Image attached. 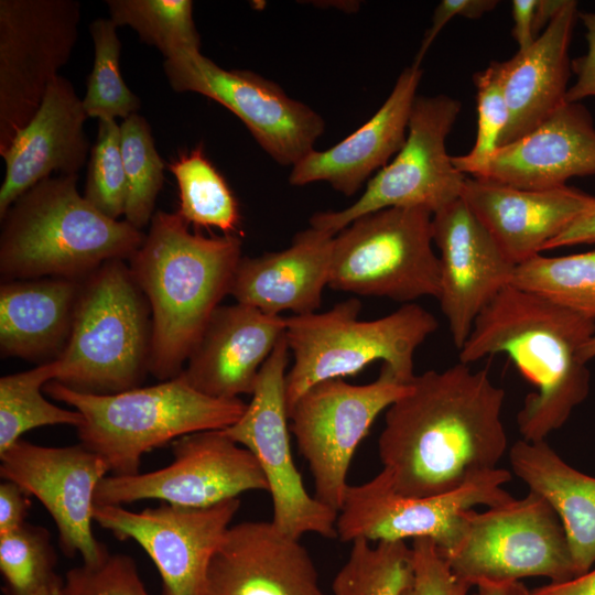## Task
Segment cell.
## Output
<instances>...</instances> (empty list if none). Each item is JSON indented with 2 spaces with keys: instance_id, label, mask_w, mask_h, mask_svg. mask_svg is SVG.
<instances>
[{
  "instance_id": "48",
  "label": "cell",
  "mask_w": 595,
  "mask_h": 595,
  "mask_svg": "<svg viewBox=\"0 0 595 595\" xmlns=\"http://www.w3.org/2000/svg\"><path fill=\"white\" fill-rule=\"evenodd\" d=\"M566 0H537L533 31L536 37L549 25Z\"/></svg>"
},
{
  "instance_id": "25",
  "label": "cell",
  "mask_w": 595,
  "mask_h": 595,
  "mask_svg": "<svg viewBox=\"0 0 595 595\" xmlns=\"http://www.w3.org/2000/svg\"><path fill=\"white\" fill-rule=\"evenodd\" d=\"M422 75L421 65L416 63L405 67L388 98L368 121L329 149L310 152L292 166L289 183L304 186L326 182L346 196L355 195L405 142Z\"/></svg>"
},
{
  "instance_id": "39",
  "label": "cell",
  "mask_w": 595,
  "mask_h": 595,
  "mask_svg": "<svg viewBox=\"0 0 595 595\" xmlns=\"http://www.w3.org/2000/svg\"><path fill=\"white\" fill-rule=\"evenodd\" d=\"M477 104V133L472 150L452 156L455 167L463 174H472L499 148L509 122V109L499 78L496 62L474 75Z\"/></svg>"
},
{
  "instance_id": "42",
  "label": "cell",
  "mask_w": 595,
  "mask_h": 595,
  "mask_svg": "<svg viewBox=\"0 0 595 595\" xmlns=\"http://www.w3.org/2000/svg\"><path fill=\"white\" fill-rule=\"evenodd\" d=\"M496 0H442L435 8L431 26L426 30L413 63L421 65L424 55L442 29L455 17L478 19L491 11Z\"/></svg>"
},
{
  "instance_id": "49",
  "label": "cell",
  "mask_w": 595,
  "mask_h": 595,
  "mask_svg": "<svg viewBox=\"0 0 595 595\" xmlns=\"http://www.w3.org/2000/svg\"><path fill=\"white\" fill-rule=\"evenodd\" d=\"M476 587L477 595H531V591L519 581L502 583L484 582Z\"/></svg>"
},
{
  "instance_id": "11",
  "label": "cell",
  "mask_w": 595,
  "mask_h": 595,
  "mask_svg": "<svg viewBox=\"0 0 595 595\" xmlns=\"http://www.w3.org/2000/svg\"><path fill=\"white\" fill-rule=\"evenodd\" d=\"M409 388L410 383L400 382L382 366L372 382L331 379L311 387L295 401L289 410L290 431L309 464L314 496L321 502L338 512L355 451L378 415Z\"/></svg>"
},
{
  "instance_id": "32",
  "label": "cell",
  "mask_w": 595,
  "mask_h": 595,
  "mask_svg": "<svg viewBox=\"0 0 595 595\" xmlns=\"http://www.w3.org/2000/svg\"><path fill=\"white\" fill-rule=\"evenodd\" d=\"M511 285L595 320V250L545 257L516 266Z\"/></svg>"
},
{
  "instance_id": "15",
  "label": "cell",
  "mask_w": 595,
  "mask_h": 595,
  "mask_svg": "<svg viewBox=\"0 0 595 595\" xmlns=\"http://www.w3.org/2000/svg\"><path fill=\"white\" fill-rule=\"evenodd\" d=\"M163 71L174 91L196 93L230 110L278 164L292 167L324 133V119L279 85L251 71L225 69L201 51L176 53Z\"/></svg>"
},
{
  "instance_id": "20",
  "label": "cell",
  "mask_w": 595,
  "mask_h": 595,
  "mask_svg": "<svg viewBox=\"0 0 595 595\" xmlns=\"http://www.w3.org/2000/svg\"><path fill=\"white\" fill-rule=\"evenodd\" d=\"M205 595H325L300 539L272 521L230 526L207 572Z\"/></svg>"
},
{
  "instance_id": "38",
  "label": "cell",
  "mask_w": 595,
  "mask_h": 595,
  "mask_svg": "<svg viewBox=\"0 0 595 595\" xmlns=\"http://www.w3.org/2000/svg\"><path fill=\"white\" fill-rule=\"evenodd\" d=\"M84 197L100 213L118 220L125 215L127 178L120 125L115 119H99L95 144L89 154Z\"/></svg>"
},
{
  "instance_id": "40",
  "label": "cell",
  "mask_w": 595,
  "mask_h": 595,
  "mask_svg": "<svg viewBox=\"0 0 595 595\" xmlns=\"http://www.w3.org/2000/svg\"><path fill=\"white\" fill-rule=\"evenodd\" d=\"M64 595H150L134 560L123 553H108L95 565L71 569L63 581Z\"/></svg>"
},
{
  "instance_id": "17",
  "label": "cell",
  "mask_w": 595,
  "mask_h": 595,
  "mask_svg": "<svg viewBox=\"0 0 595 595\" xmlns=\"http://www.w3.org/2000/svg\"><path fill=\"white\" fill-rule=\"evenodd\" d=\"M240 506L238 498L205 508L161 502L141 511L95 505L94 521L119 540L136 541L161 577V595H205L210 561Z\"/></svg>"
},
{
  "instance_id": "16",
  "label": "cell",
  "mask_w": 595,
  "mask_h": 595,
  "mask_svg": "<svg viewBox=\"0 0 595 595\" xmlns=\"http://www.w3.org/2000/svg\"><path fill=\"white\" fill-rule=\"evenodd\" d=\"M173 461L149 473L107 475L98 484L95 505L123 506L147 499L205 508L251 490L268 491L262 469L246 447L223 430L184 435L172 444Z\"/></svg>"
},
{
  "instance_id": "28",
  "label": "cell",
  "mask_w": 595,
  "mask_h": 595,
  "mask_svg": "<svg viewBox=\"0 0 595 595\" xmlns=\"http://www.w3.org/2000/svg\"><path fill=\"white\" fill-rule=\"evenodd\" d=\"M83 280L45 277L2 281L0 354L43 365L63 354Z\"/></svg>"
},
{
  "instance_id": "8",
  "label": "cell",
  "mask_w": 595,
  "mask_h": 595,
  "mask_svg": "<svg viewBox=\"0 0 595 595\" xmlns=\"http://www.w3.org/2000/svg\"><path fill=\"white\" fill-rule=\"evenodd\" d=\"M432 216L420 208L390 207L351 221L334 236L328 286L403 304L437 299Z\"/></svg>"
},
{
  "instance_id": "51",
  "label": "cell",
  "mask_w": 595,
  "mask_h": 595,
  "mask_svg": "<svg viewBox=\"0 0 595 595\" xmlns=\"http://www.w3.org/2000/svg\"><path fill=\"white\" fill-rule=\"evenodd\" d=\"M44 595H64L63 593V580L52 586Z\"/></svg>"
},
{
  "instance_id": "41",
  "label": "cell",
  "mask_w": 595,
  "mask_h": 595,
  "mask_svg": "<svg viewBox=\"0 0 595 595\" xmlns=\"http://www.w3.org/2000/svg\"><path fill=\"white\" fill-rule=\"evenodd\" d=\"M411 549L413 583L407 595H468L472 587L455 576L433 540L414 539Z\"/></svg>"
},
{
  "instance_id": "5",
  "label": "cell",
  "mask_w": 595,
  "mask_h": 595,
  "mask_svg": "<svg viewBox=\"0 0 595 595\" xmlns=\"http://www.w3.org/2000/svg\"><path fill=\"white\" fill-rule=\"evenodd\" d=\"M43 391L82 414L79 443L100 456L111 475L139 474L143 454L187 434L226 429L247 408L240 398L206 396L180 375L113 394L83 393L54 380Z\"/></svg>"
},
{
  "instance_id": "1",
  "label": "cell",
  "mask_w": 595,
  "mask_h": 595,
  "mask_svg": "<svg viewBox=\"0 0 595 595\" xmlns=\"http://www.w3.org/2000/svg\"><path fill=\"white\" fill-rule=\"evenodd\" d=\"M505 390L487 369L457 363L415 375L385 415L378 441L382 470L411 497L453 491L497 468L507 450Z\"/></svg>"
},
{
  "instance_id": "22",
  "label": "cell",
  "mask_w": 595,
  "mask_h": 595,
  "mask_svg": "<svg viewBox=\"0 0 595 595\" xmlns=\"http://www.w3.org/2000/svg\"><path fill=\"white\" fill-rule=\"evenodd\" d=\"M461 198L516 266L595 207V196L569 185L523 190L474 177Z\"/></svg>"
},
{
  "instance_id": "4",
  "label": "cell",
  "mask_w": 595,
  "mask_h": 595,
  "mask_svg": "<svg viewBox=\"0 0 595 595\" xmlns=\"http://www.w3.org/2000/svg\"><path fill=\"white\" fill-rule=\"evenodd\" d=\"M78 175L42 180L1 219L2 281L58 277L83 280L109 260H129L145 234L107 217L77 188Z\"/></svg>"
},
{
  "instance_id": "47",
  "label": "cell",
  "mask_w": 595,
  "mask_h": 595,
  "mask_svg": "<svg viewBox=\"0 0 595 595\" xmlns=\"http://www.w3.org/2000/svg\"><path fill=\"white\" fill-rule=\"evenodd\" d=\"M531 595H595V569L565 582H550L531 591Z\"/></svg>"
},
{
  "instance_id": "6",
  "label": "cell",
  "mask_w": 595,
  "mask_h": 595,
  "mask_svg": "<svg viewBox=\"0 0 595 595\" xmlns=\"http://www.w3.org/2000/svg\"><path fill=\"white\" fill-rule=\"evenodd\" d=\"M151 353L149 302L127 260H109L82 281L54 381L89 394L130 390L150 374Z\"/></svg>"
},
{
  "instance_id": "36",
  "label": "cell",
  "mask_w": 595,
  "mask_h": 595,
  "mask_svg": "<svg viewBox=\"0 0 595 595\" xmlns=\"http://www.w3.org/2000/svg\"><path fill=\"white\" fill-rule=\"evenodd\" d=\"M110 19H96L89 25L94 44L93 68L87 79L83 107L88 117L122 120L137 113L140 98L127 86L120 72L121 42Z\"/></svg>"
},
{
  "instance_id": "12",
  "label": "cell",
  "mask_w": 595,
  "mask_h": 595,
  "mask_svg": "<svg viewBox=\"0 0 595 595\" xmlns=\"http://www.w3.org/2000/svg\"><path fill=\"white\" fill-rule=\"evenodd\" d=\"M510 479L507 469L497 467L453 491L411 497L394 490L381 469L368 482L348 486L337 515V538L343 542L429 538L441 553H446L458 541L468 510L476 506L495 507L513 499L502 488Z\"/></svg>"
},
{
  "instance_id": "2",
  "label": "cell",
  "mask_w": 595,
  "mask_h": 595,
  "mask_svg": "<svg viewBox=\"0 0 595 595\" xmlns=\"http://www.w3.org/2000/svg\"><path fill=\"white\" fill-rule=\"evenodd\" d=\"M594 335L595 320L510 284L478 315L458 357L469 365L507 355L536 388L517 414L518 430L526 441H545L589 392L581 351Z\"/></svg>"
},
{
  "instance_id": "37",
  "label": "cell",
  "mask_w": 595,
  "mask_h": 595,
  "mask_svg": "<svg viewBox=\"0 0 595 595\" xmlns=\"http://www.w3.org/2000/svg\"><path fill=\"white\" fill-rule=\"evenodd\" d=\"M50 532L24 522L0 534V571L6 595H44L62 578Z\"/></svg>"
},
{
  "instance_id": "10",
  "label": "cell",
  "mask_w": 595,
  "mask_h": 595,
  "mask_svg": "<svg viewBox=\"0 0 595 595\" xmlns=\"http://www.w3.org/2000/svg\"><path fill=\"white\" fill-rule=\"evenodd\" d=\"M461 111L446 95L416 96L405 142L379 170L351 205L315 213L313 228L336 235L360 216L390 207L420 208L432 215L461 198L466 175L458 171L445 141Z\"/></svg>"
},
{
  "instance_id": "14",
  "label": "cell",
  "mask_w": 595,
  "mask_h": 595,
  "mask_svg": "<svg viewBox=\"0 0 595 595\" xmlns=\"http://www.w3.org/2000/svg\"><path fill=\"white\" fill-rule=\"evenodd\" d=\"M79 19L75 0H0V154L67 63Z\"/></svg>"
},
{
  "instance_id": "19",
  "label": "cell",
  "mask_w": 595,
  "mask_h": 595,
  "mask_svg": "<svg viewBox=\"0 0 595 595\" xmlns=\"http://www.w3.org/2000/svg\"><path fill=\"white\" fill-rule=\"evenodd\" d=\"M439 250L437 300L459 350L482 311L511 284L516 264L462 198L432 216Z\"/></svg>"
},
{
  "instance_id": "50",
  "label": "cell",
  "mask_w": 595,
  "mask_h": 595,
  "mask_svg": "<svg viewBox=\"0 0 595 595\" xmlns=\"http://www.w3.org/2000/svg\"><path fill=\"white\" fill-rule=\"evenodd\" d=\"M581 355L586 363L595 358V335L584 345Z\"/></svg>"
},
{
  "instance_id": "45",
  "label": "cell",
  "mask_w": 595,
  "mask_h": 595,
  "mask_svg": "<svg viewBox=\"0 0 595 595\" xmlns=\"http://www.w3.org/2000/svg\"><path fill=\"white\" fill-rule=\"evenodd\" d=\"M595 244V207L577 218L563 232L552 239L545 250L576 245Z\"/></svg>"
},
{
  "instance_id": "35",
  "label": "cell",
  "mask_w": 595,
  "mask_h": 595,
  "mask_svg": "<svg viewBox=\"0 0 595 595\" xmlns=\"http://www.w3.org/2000/svg\"><path fill=\"white\" fill-rule=\"evenodd\" d=\"M120 137L127 178L125 220L142 230L154 215L164 184L165 163L155 148L148 120L138 112L122 120Z\"/></svg>"
},
{
  "instance_id": "3",
  "label": "cell",
  "mask_w": 595,
  "mask_h": 595,
  "mask_svg": "<svg viewBox=\"0 0 595 595\" xmlns=\"http://www.w3.org/2000/svg\"><path fill=\"white\" fill-rule=\"evenodd\" d=\"M188 226L177 213L155 212L128 260L151 309L150 374L162 381L182 372L242 257L237 235L206 237Z\"/></svg>"
},
{
  "instance_id": "33",
  "label": "cell",
  "mask_w": 595,
  "mask_h": 595,
  "mask_svg": "<svg viewBox=\"0 0 595 595\" xmlns=\"http://www.w3.org/2000/svg\"><path fill=\"white\" fill-rule=\"evenodd\" d=\"M358 539L332 584L333 595H407L413 583V556L405 541Z\"/></svg>"
},
{
  "instance_id": "21",
  "label": "cell",
  "mask_w": 595,
  "mask_h": 595,
  "mask_svg": "<svg viewBox=\"0 0 595 595\" xmlns=\"http://www.w3.org/2000/svg\"><path fill=\"white\" fill-rule=\"evenodd\" d=\"M285 317L235 303L219 305L180 376L197 391L220 399L252 394L261 367L284 335Z\"/></svg>"
},
{
  "instance_id": "9",
  "label": "cell",
  "mask_w": 595,
  "mask_h": 595,
  "mask_svg": "<svg viewBox=\"0 0 595 595\" xmlns=\"http://www.w3.org/2000/svg\"><path fill=\"white\" fill-rule=\"evenodd\" d=\"M468 586L543 576L551 583L577 576L562 522L551 505L530 491L521 499L465 513L462 534L441 553Z\"/></svg>"
},
{
  "instance_id": "29",
  "label": "cell",
  "mask_w": 595,
  "mask_h": 595,
  "mask_svg": "<svg viewBox=\"0 0 595 595\" xmlns=\"http://www.w3.org/2000/svg\"><path fill=\"white\" fill-rule=\"evenodd\" d=\"M512 472L542 496L564 528L581 575L595 563V477L564 462L547 441L518 440L509 451Z\"/></svg>"
},
{
  "instance_id": "44",
  "label": "cell",
  "mask_w": 595,
  "mask_h": 595,
  "mask_svg": "<svg viewBox=\"0 0 595 595\" xmlns=\"http://www.w3.org/2000/svg\"><path fill=\"white\" fill-rule=\"evenodd\" d=\"M29 495L14 482L0 484V534L22 526L30 508Z\"/></svg>"
},
{
  "instance_id": "46",
  "label": "cell",
  "mask_w": 595,
  "mask_h": 595,
  "mask_svg": "<svg viewBox=\"0 0 595 595\" xmlns=\"http://www.w3.org/2000/svg\"><path fill=\"white\" fill-rule=\"evenodd\" d=\"M537 0H513L511 13L513 19L512 37L518 43V50H524L536 40L533 31L534 9Z\"/></svg>"
},
{
  "instance_id": "31",
  "label": "cell",
  "mask_w": 595,
  "mask_h": 595,
  "mask_svg": "<svg viewBox=\"0 0 595 595\" xmlns=\"http://www.w3.org/2000/svg\"><path fill=\"white\" fill-rule=\"evenodd\" d=\"M56 361L0 378V453L36 428L66 424L78 428L83 421L76 410L51 403L42 393L55 380Z\"/></svg>"
},
{
  "instance_id": "23",
  "label": "cell",
  "mask_w": 595,
  "mask_h": 595,
  "mask_svg": "<svg viewBox=\"0 0 595 595\" xmlns=\"http://www.w3.org/2000/svg\"><path fill=\"white\" fill-rule=\"evenodd\" d=\"M88 118L72 83L57 75L31 120L0 155L6 171L0 187V218L28 190L53 172L78 175L91 150Z\"/></svg>"
},
{
  "instance_id": "24",
  "label": "cell",
  "mask_w": 595,
  "mask_h": 595,
  "mask_svg": "<svg viewBox=\"0 0 595 595\" xmlns=\"http://www.w3.org/2000/svg\"><path fill=\"white\" fill-rule=\"evenodd\" d=\"M595 174V125L581 102H565L523 137L500 145L470 177L548 190Z\"/></svg>"
},
{
  "instance_id": "13",
  "label": "cell",
  "mask_w": 595,
  "mask_h": 595,
  "mask_svg": "<svg viewBox=\"0 0 595 595\" xmlns=\"http://www.w3.org/2000/svg\"><path fill=\"white\" fill-rule=\"evenodd\" d=\"M290 354L283 335L261 367L244 414L223 431L258 461L272 499L271 521L280 531L296 539L305 533L336 538L338 512L307 493L293 461L285 400Z\"/></svg>"
},
{
  "instance_id": "26",
  "label": "cell",
  "mask_w": 595,
  "mask_h": 595,
  "mask_svg": "<svg viewBox=\"0 0 595 595\" xmlns=\"http://www.w3.org/2000/svg\"><path fill=\"white\" fill-rule=\"evenodd\" d=\"M334 236L310 226L283 250L255 258L242 256L229 295L273 316L285 311L293 315L315 313L328 286Z\"/></svg>"
},
{
  "instance_id": "30",
  "label": "cell",
  "mask_w": 595,
  "mask_h": 595,
  "mask_svg": "<svg viewBox=\"0 0 595 595\" xmlns=\"http://www.w3.org/2000/svg\"><path fill=\"white\" fill-rule=\"evenodd\" d=\"M178 188L177 215L187 224L236 235L240 226L237 198L198 144L167 164Z\"/></svg>"
},
{
  "instance_id": "7",
  "label": "cell",
  "mask_w": 595,
  "mask_h": 595,
  "mask_svg": "<svg viewBox=\"0 0 595 595\" xmlns=\"http://www.w3.org/2000/svg\"><path fill=\"white\" fill-rule=\"evenodd\" d=\"M361 302L347 299L323 313L285 317L284 337L293 357L285 376L288 411L311 387L343 379L381 360L400 382L414 378V354L437 327L436 317L407 303L377 320L361 321Z\"/></svg>"
},
{
  "instance_id": "27",
  "label": "cell",
  "mask_w": 595,
  "mask_h": 595,
  "mask_svg": "<svg viewBox=\"0 0 595 595\" xmlns=\"http://www.w3.org/2000/svg\"><path fill=\"white\" fill-rule=\"evenodd\" d=\"M577 19V2L566 0L530 46L496 62L509 109L500 145L523 137L566 102L569 47Z\"/></svg>"
},
{
  "instance_id": "43",
  "label": "cell",
  "mask_w": 595,
  "mask_h": 595,
  "mask_svg": "<svg viewBox=\"0 0 595 595\" xmlns=\"http://www.w3.org/2000/svg\"><path fill=\"white\" fill-rule=\"evenodd\" d=\"M578 19L585 28L587 51L571 61L575 83L567 89L566 102L595 97V12H578Z\"/></svg>"
},
{
  "instance_id": "34",
  "label": "cell",
  "mask_w": 595,
  "mask_h": 595,
  "mask_svg": "<svg viewBox=\"0 0 595 595\" xmlns=\"http://www.w3.org/2000/svg\"><path fill=\"white\" fill-rule=\"evenodd\" d=\"M110 20L128 25L169 58L181 51H201L191 0H107Z\"/></svg>"
},
{
  "instance_id": "18",
  "label": "cell",
  "mask_w": 595,
  "mask_h": 595,
  "mask_svg": "<svg viewBox=\"0 0 595 595\" xmlns=\"http://www.w3.org/2000/svg\"><path fill=\"white\" fill-rule=\"evenodd\" d=\"M0 475L34 496L52 517L60 548L95 565L109 553L93 532L94 496L109 474L105 461L80 443L44 446L19 440L0 453Z\"/></svg>"
}]
</instances>
